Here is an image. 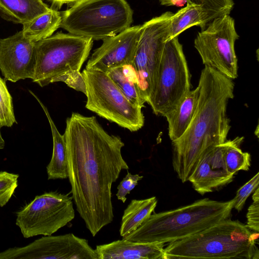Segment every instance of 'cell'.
Segmentation results:
<instances>
[{"mask_svg":"<svg viewBox=\"0 0 259 259\" xmlns=\"http://www.w3.org/2000/svg\"><path fill=\"white\" fill-rule=\"evenodd\" d=\"M70 193L77 212L93 237L113 220L112 184L129 167L124 143L108 133L95 116L73 112L64 134Z\"/></svg>","mask_w":259,"mask_h":259,"instance_id":"1","label":"cell"},{"mask_svg":"<svg viewBox=\"0 0 259 259\" xmlns=\"http://www.w3.org/2000/svg\"><path fill=\"white\" fill-rule=\"evenodd\" d=\"M198 85L200 95L192 120L182 136L172 142L173 168L183 183L188 181L208 149L227 140L231 128L227 107L234 97L232 79L205 66Z\"/></svg>","mask_w":259,"mask_h":259,"instance_id":"2","label":"cell"},{"mask_svg":"<svg viewBox=\"0 0 259 259\" xmlns=\"http://www.w3.org/2000/svg\"><path fill=\"white\" fill-rule=\"evenodd\" d=\"M234 201L204 198L173 210L151 214L138 229L122 239L163 243L182 239L229 218Z\"/></svg>","mask_w":259,"mask_h":259,"instance_id":"3","label":"cell"},{"mask_svg":"<svg viewBox=\"0 0 259 259\" xmlns=\"http://www.w3.org/2000/svg\"><path fill=\"white\" fill-rule=\"evenodd\" d=\"M258 232L238 220L226 219L200 232L169 243L165 259H258Z\"/></svg>","mask_w":259,"mask_h":259,"instance_id":"4","label":"cell"},{"mask_svg":"<svg viewBox=\"0 0 259 259\" xmlns=\"http://www.w3.org/2000/svg\"><path fill=\"white\" fill-rule=\"evenodd\" d=\"M61 15L60 27L93 40L118 34L133 20V11L126 0H80Z\"/></svg>","mask_w":259,"mask_h":259,"instance_id":"5","label":"cell"},{"mask_svg":"<svg viewBox=\"0 0 259 259\" xmlns=\"http://www.w3.org/2000/svg\"><path fill=\"white\" fill-rule=\"evenodd\" d=\"M93 45L91 38L61 32L36 42L33 81L44 87L67 71L80 70Z\"/></svg>","mask_w":259,"mask_h":259,"instance_id":"6","label":"cell"},{"mask_svg":"<svg viewBox=\"0 0 259 259\" xmlns=\"http://www.w3.org/2000/svg\"><path fill=\"white\" fill-rule=\"evenodd\" d=\"M81 73L86 85L87 109L131 132L143 126L142 108L131 103L107 73L85 68Z\"/></svg>","mask_w":259,"mask_h":259,"instance_id":"7","label":"cell"},{"mask_svg":"<svg viewBox=\"0 0 259 259\" xmlns=\"http://www.w3.org/2000/svg\"><path fill=\"white\" fill-rule=\"evenodd\" d=\"M190 75L178 36L167 40L147 101L154 114L164 115L190 91Z\"/></svg>","mask_w":259,"mask_h":259,"instance_id":"8","label":"cell"},{"mask_svg":"<svg viewBox=\"0 0 259 259\" xmlns=\"http://www.w3.org/2000/svg\"><path fill=\"white\" fill-rule=\"evenodd\" d=\"M75 217L69 194L50 191L37 195L16 212V225L23 236L52 235Z\"/></svg>","mask_w":259,"mask_h":259,"instance_id":"9","label":"cell"},{"mask_svg":"<svg viewBox=\"0 0 259 259\" xmlns=\"http://www.w3.org/2000/svg\"><path fill=\"white\" fill-rule=\"evenodd\" d=\"M239 38L234 19L230 15H224L214 19L198 32L194 46L205 66L233 80L238 77L235 44Z\"/></svg>","mask_w":259,"mask_h":259,"instance_id":"10","label":"cell"},{"mask_svg":"<svg viewBox=\"0 0 259 259\" xmlns=\"http://www.w3.org/2000/svg\"><path fill=\"white\" fill-rule=\"evenodd\" d=\"M174 14L165 12L141 25L132 66L146 102L152 91L164 47L168 39Z\"/></svg>","mask_w":259,"mask_h":259,"instance_id":"11","label":"cell"},{"mask_svg":"<svg viewBox=\"0 0 259 259\" xmlns=\"http://www.w3.org/2000/svg\"><path fill=\"white\" fill-rule=\"evenodd\" d=\"M98 259L88 241L73 233L45 236L22 247L0 252V259Z\"/></svg>","mask_w":259,"mask_h":259,"instance_id":"12","label":"cell"},{"mask_svg":"<svg viewBox=\"0 0 259 259\" xmlns=\"http://www.w3.org/2000/svg\"><path fill=\"white\" fill-rule=\"evenodd\" d=\"M141 25L130 26L118 34L103 40L89 59L85 69L107 73L110 70L132 65L139 40Z\"/></svg>","mask_w":259,"mask_h":259,"instance_id":"13","label":"cell"},{"mask_svg":"<svg viewBox=\"0 0 259 259\" xmlns=\"http://www.w3.org/2000/svg\"><path fill=\"white\" fill-rule=\"evenodd\" d=\"M35 42L19 31L0 38V70L5 80L15 82L33 79L35 63Z\"/></svg>","mask_w":259,"mask_h":259,"instance_id":"14","label":"cell"},{"mask_svg":"<svg viewBox=\"0 0 259 259\" xmlns=\"http://www.w3.org/2000/svg\"><path fill=\"white\" fill-rule=\"evenodd\" d=\"M223 152V143L208 149L189 178L188 181L199 194L214 191L233 180L234 176L226 167Z\"/></svg>","mask_w":259,"mask_h":259,"instance_id":"15","label":"cell"},{"mask_svg":"<svg viewBox=\"0 0 259 259\" xmlns=\"http://www.w3.org/2000/svg\"><path fill=\"white\" fill-rule=\"evenodd\" d=\"M164 244L122 239L97 245L95 250L98 259H165Z\"/></svg>","mask_w":259,"mask_h":259,"instance_id":"16","label":"cell"},{"mask_svg":"<svg viewBox=\"0 0 259 259\" xmlns=\"http://www.w3.org/2000/svg\"><path fill=\"white\" fill-rule=\"evenodd\" d=\"M200 95L199 85L190 91L172 110L164 116L168 122V136L171 141L180 138L188 128L195 114Z\"/></svg>","mask_w":259,"mask_h":259,"instance_id":"17","label":"cell"},{"mask_svg":"<svg viewBox=\"0 0 259 259\" xmlns=\"http://www.w3.org/2000/svg\"><path fill=\"white\" fill-rule=\"evenodd\" d=\"M217 17H219L216 14L205 9L202 5L187 2L185 7L174 14L167 40L179 36L180 34L194 26H199L201 30H203Z\"/></svg>","mask_w":259,"mask_h":259,"instance_id":"18","label":"cell"},{"mask_svg":"<svg viewBox=\"0 0 259 259\" xmlns=\"http://www.w3.org/2000/svg\"><path fill=\"white\" fill-rule=\"evenodd\" d=\"M29 92L37 100L42 107L47 117L52 131L53 148L51 161L46 167L48 179V180L68 179V158L64 136L59 132L47 107L33 92L31 91H29Z\"/></svg>","mask_w":259,"mask_h":259,"instance_id":"19","label":"cell"},{"mask_svg":"<svg viewBox=\"0 0 259 259\" xmlns=\"http://www.w3.org/2000/svg\"><path fill=\"white\" fill-rule=\"evenodd\" d=\"M42 0H0V14L4 19L22 25L49 12Z\"/></svg>","mask_w":259,"mask_h":259,"instance_id":"20","label":"cell"},{"mask_svg":"<svg viewBox=\"0 0 259 259\" xmlns=\"http://www.w3.org/2000/svg\"><path fill=\"white\" fill-rule=\"evenodd\" d=\"M157 203L156 197L132 200L124 210L120 235L124 237L138 229L154 211Z\"/></svg>","mask_w":259,"mask_h":259,"instance_id":"21","label":"cell"},{"mask_svg":"<svg viewBox=\"0 0 259 259\" xmlns=\"http://www.w3.org/2000/svg\"><path fill=\"white\" fill-rule=\"evenodd\" d=\"M107 73L131 103L141 108L144 106L146 101L141 95L132 65L113 68Z\"/></svg>","mask_w":259,"mask_h":259,"instance_id":"22","label":"cell"},{"mask_svg":"<svg viewBox=\"0 0 259 259\" xmlns=\"http://www.w3.org/2000/svg\"><path fill=\"white\" fill-rule=\"evenodd\" d=\"M61 13L51 10L32 20L23 24V34L27 39L36 42L47 38L60 27Z\"/></svg>","mask_w":259,"mask_h":259,"instance_id":"23","label":"cell"},{"mask_svg":"<svg viewBox=\"0 0 259 259\" xmlns=\"http://www.w3.org/2000/svg\"><path fill=\"white\" fill-rule=\"evenodd\" d=\"M244 137L226 140L224 145L223 158L228 171L232 175L239 170L247 171L250 166V155L240 149Z\"/></svg>","mask_w":259,"mask_h":259,"instance_id":"24","label":"cell"},{"mask_svg":"<svg viewBox=\"0 0 259 259\" xmlns=\"http://www.w3.org/2000/svg\"><path fill=\"white\" fill-rule=\"evenodd\" d=\"M5 80L0 76V124L1 127H11L16 120L12 98L9 92Z\"/></svg>","mask_w":259,"mask_h":259,"instance_id":"25","label":"cell"},{"mask_svg":"<svg viewBox=\"0 0 259 259\" xmlns=\"http://www.w3.org/2000/svg\"><path fill=\"white\" fill-rule=\"evenodd\" d=\"M19 176L16 174L0 171V207L5 206L11 198L18 187Z\"/></svg>","mask_w":259,"mask_h":259,"instance_id":"26","label":"cell"},{"mask_svg":"<svg viewBox=\"0 0 259 259\" xmlns=\"http://www.w3.org/2000/svg\"><path fill=\"white\" fill-rule=\"evenodd\" d=\"M187 2L201 5L218 17L230 15L234 6L233 0H187Z\"/></svg>","mask_w":259,"mask_h":259,"instance_id":"27","label":"cell"},{"mask_svg":"<svg viewBox=\"0 0 259 259\" xmlns=\"http://www.w3.org/2000/svg\"><path fill=\"white\" fill-rule=\"evenodd\" d=\"M61 81L69 87L86 94V85L84 79L80 70H70L55 77L51 83Z\"/></svg>","mask_w":259,"mask_h":259,"instance_id":"28","label":"cell"},{"mask_svg":"<svg viewBox=\"0 0 259 259\" xmlns=\"http://www.w3.org/2000/svg\"><path fill=\"white\" fill-rule=\"evenodd\" d=\"M259 172L254 176L249 181L239 188L234 199L233 208L240 211L249 196L258 187Z\"/></svg>","mask_w":259,"mask_h":259,"instance_id":"29","label":"cell"},{"mask_svg":"<svg viewBox=\"0 0 259 259\" xmlns=\"http://www.w3.org/2000/svg\"><path fill=\"white\" fill-rule=\"evenodd\" d=\"M253 202L249 206L246 215V227L251 231H259V188L257 187L252 195Z\"/></svg>","mask_w":259,"mask_h":259,"instance_id":"30","label":"cell"},{"mask_svg":"<svg viewBox=\"0 0 259 259\" xmlns=\"http://www.w3.org/2000/svg\"><path fill=\"white\" fill-rule=\"evenodd\" d=\"M143 178V176L138 174L133 175L127 171V174L117 187L118 191L116 194L117 199L124 203L126 200V195L130 194L138 185V181Z\"/></svg>","mask_w":259,"mask_h":259,"instance_id":"31","label":"cell"},{"mask_svg":"<svg viewBox=\"0 0 259 259\" xmlns=\"http://www.w3.org/2000/svg\"><path fill=\"white\" fill-rule=\"evenodd\" d=\"M50 1L53 6L57 8V9H60V8L65 4L70 3H75L80 0H49Z\"/></svg>","mask_w":259,"mask_h":259,"instance_id":"32","label":"cell"},{"mask_svg":"<svg viewBox=\"0 0 259 259\" xmlns=\"http://www.w3.org/2000/svg\"><path fill=\"white\" fill-rule=\"evenodd\" d=\"M160 5L165 6H174V0H159Z\"/></svg>","mask_w":259,"mask_h":259,"instance_id":"33","label":"cell"},{"mask_svg":"<svg viewBox=\"0 0 259 259\" xmlns=\"http://www.w3.org/2000/svg\"><path fill=\"white\" fill-rule=\"evenodd\" d=\"M5 145V142L3 138L1 133L0 132V150L4 148Z\"/></svg>","mask_w":259,"mask_h":259,"instance_id":"34","label":"cell"},{"mask_svg":"<svg viewBox=\"0 0 259 259\" xmlns=\"http://www.w3.org/2000/svg\"><path fill=\"white\" fill-rule=\"evenodd\" d=\"M1 124H0V132H1Z\"/></svg>","mask_w":259,"mask_h":259,"instance_id":"35","label":"cell"}]
</instances>
